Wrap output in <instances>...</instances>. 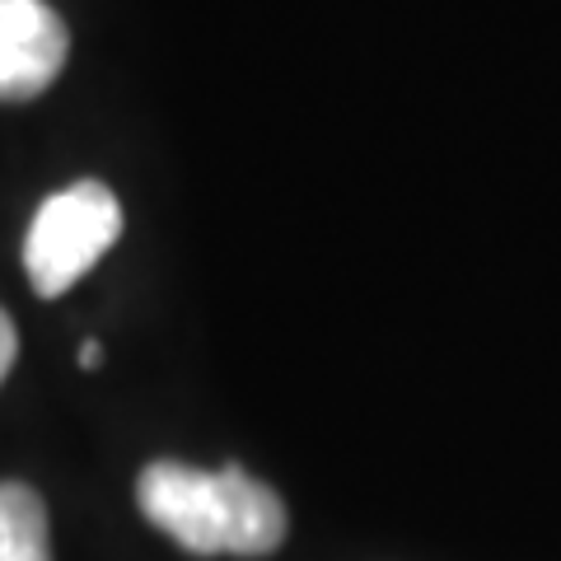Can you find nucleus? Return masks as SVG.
Wrapping results in <instances>:
<instances>
[{
    "instance_id": "f03ea898",
    "label": "nucleus",
    "mask_w": 561,
    "mask_h": 561,
    "mask_svg": "<svg viewBox=\"0 0 561 561\" xmlns=\"http://www.w3.org/2000/svg\"><path fill=\"white\" fill-rule=\"evenodd\" d=\"M122 234V206L108 183L80 179L38 206L24 239V272L43 300H57Z\"/></svg>"
},
{
    "instance_id": "20e7f679",
    "label": "nucleus",
    "mask_w": 561,
    "mask_h": 561,
    "mask_svg": "<svg viewBox=\"0 0 561 561\" xmlns=\"http://www.w3.org/2000/svg\"><path fill=\"white\" fill-rule=\"evenodd\" d=\"M0 561H51L47 505L24 482H0Z\"/></svg>"
},
{
    "instance_id": "39448f33",
    "label": "nucleus",
    "mask_w": 561,
    "mask_h": 561,
    "mask_svg": "<svg viewBox=\"0 0 561 561\" xmlns=\"http://www.w3.org/2000/svg\"><path fill=\"white\" fill-rule=\"evenodd\" d=\"M14 356H20V332H14V323H10V313L0 309V379L10 375V365H14Z\"/></svg>"
},
{
    "instance_id": "f257e3e1",
    "label": "nucleus",
    "mask_w": 561,
    "mask_h": 561,
    "mask_svg": "<svg viewBox=\"0 0 561 561\" xmlns=\"http://www.w3.org/2000/svg\"><path fill=\"white\" fill-rule=\"evenodd\" d=\"M136 501L154 529H164L192 557H267L286 538V505L239 463L220 472L154 459L140 468Z\"/></svg>"
},
{
    "instance_id": "7ed1b4c3",
    "label": "nucleus",
    "mask_w": 561,
    "mask_h": 561,
    "mask_svg": "<svg viewBox=\"0 0 561 561\" xmlns=\"http://www.w3.org/2000/svg\"><path fill=\"white\" fill-rule=\"evenodd\" d=\"M66 57L70 33L47 0H0V99H38Z\"/></svg>"
},
{
    "instance_id": "423d86ee",
    "label": "nucleus",
    "mask_w": 561,
    "mask_h": 561,
    "mask_svg": "<svg viewBox=\"0 0 561 561\" xmlns=\"http://www.w3.org/2000/svg\"><path fill=\"white\" fill-rule=\"evenodd\" d=\"M99 356H103V346H99L94 337L80 346V365H84V370H94V365H99Z\"/></svg>"
}]
</instances>
